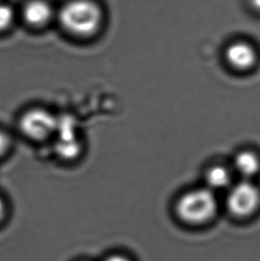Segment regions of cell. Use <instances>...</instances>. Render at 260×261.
Segmentation results:
<instances>
[{"label": "cell", "instance_id": "cell-1", "mask_svg": "<svg viewBox=\"0 0 260 261\" xmlns=\"http://www.w3.org/2000/svg\"><path fill=\"white\" fill-rule=\"evenodd\" d=\"M218 210L216 193L205 186L184 193L176 204V214L179 219L194 226L211 221Z\"/></svg>", "mask_w": 260, "mask_h": 261}, {"label": "cell", "instance_id": "cell-2", "mask_svg": "<svg viewBox=\"0 0 260 261\" xmlns=\"http://www.w3.org/2000/svg\"><path fill=\"white\" fill-rule=\"evenodd\" d=\"M102 11L91 0H72L62 7L61 24L67 32L79 37H89L97 32L102 21Z\"/></svg>", "mask_w": 260, "mask_h": 261}, {"label": "cell", "instance_id": "cell-3", "mask_svg": "<svg viewBox=\"0 0 260 261\" xmlns=\"http://www.w3.org/2000/svg\"><path fill=\"white\" fill-rule=\"evenodd\" d=\"M59 117L42 106H32L18 118L17 127L29 141L44 143L54 139L57 135Z\"/></svg>", "mask_w": 260, "mask_h": 261}, {"label": "cell", "instance_id": "cell-4", "mask_svg": "<svg viewBox=\"0 0 260 261\" xmlns=\"http://www.w3.org/2000/svg\"><path fill=\"white\" fill-rule=\"evenodd\" d=\"M226 191L225 204L229 212L236 218H247L258 208L260 190L253 180L241 179L232 183Z\"/></svg>", "mask_w": 260, "mask_h": 261}, {"label": "cell", "instance_id": "cell-5", "mask_svg": "<svg viewBox=\"0 0 260 261\" xmlns=\"http://www.w3.org/2000/svg\"><path fill=\"white\" fill-rule=\"evenodd\" d=\"M225 58L231 67L237 71H247L256 64L257 52L249 43L238 41L227 47Z\"/></svg>", "mask_w": 260, "mask_h": 261}, {"label": "cell", "instance_id": "cell-6", "mask_svg": "<svg viewBox=\"0 0 260 261\" xmlns=\"http://www.w3.org/2000/svg\"><path fill=\"white\" fill-rule=\"evenodd\" d=\"M231 169L241 179L253 180L259 172L260 159L254 152L249 150L241 151L235 155Z\"/></svg>", "mask_w": 260, "mask_h": 261}, {"label": "cell", "instance_id": "cell-7", "mask_svg": "<svg viewBox=\"0 0 260 261\" xmlns=\"http://www.w3.org/2000/svg\"><path fill=\"white\" fill-rule=\"evenodd\" d=\"M232 169L221 164L210 167L205 173V187L217 193L219 190H227L232 185Z\"/></svg>", "mask_w": 260, "mask_h": 261}, {"label": "cell", "instance_id": "cell-8", "mask_svg": "<svg viewBox=\"0 0 260 261\" xmlns=\"http://www.w3.org/2000/svg\"><path fill=\"white\" fill-rule=\"evenodd\" d=\"M23 16L29 24L39 27L46 24L51 19L52 8L45 1L33 0L26 5Z\"/></svg>", "mask_w": 260, "mask_h": 261}, {"label": "cell", "instance_id": "cell-9", "mask_svg": "<svg viewBox=\"0 0 260 261\" xmlns=\"http://www.w3.org/2000/svg\"><path fill=\"white\" fill-rule=\"evenodd\" d=\"M14 146L12 135L3 127H0V161L5 159Z\"/></svg>", "mask_w": 260, "mask_h": 261}, {"label": "cell", "instance_id": "cell-10", "mask_svg": "<svg viewBox=\"0 0 260 261\" xmlns=\"http://www.w3.org/2000/svg\"><path fill=\"white\" fill-rule=\"evenodd\" d=\"M14 18L13 9L9 6L0 4V32L9 28Z\"/></svg>", "mask_w": 260, "mask_h": 261}, {"label": "cell", "instance_id": "cell-11", "mask_svg": "<svg viewBox=\"0 0 260 261\" xmlns=\"http://www.w3.org/2000/svg\"><path fill=\"white\" fill-rule=\"evenodd\" d=\"M101 261H134L129 256L122 252H113L106 255Z\"/></svg>", "mask_w": 260, "mask_h": 261}, {"label": "cell", "instance_id": "cell-12", "mask_svg": "<svg viewBox=\"0 0 260 261\" xmlns=\"http://www.w3.org/2000/svg\"><path fill=\"white\" fill-rule=\"evenodd\" d=\"M7 213H8L7 202L5 200V198L0 194V225H2L6 221Z\"/></svg>", "mask_w": 260, "mask_h": 261}, {"label": "cell", "instance_id": "cell-13", "mask_svg": "<svg viewBox=\"0 0 260 261\" xmlns=\"http://www.w3.org/2000/svg\"><path fill=\"white\" fill-rule=\"evenodd\" d=\"M250 5L253 9L260 13V0H250Z\"/></svg>", "mask_w": 260, "mask_h": 261}, {"label": "cell", "instance_id": "cell-14", "mask_svg": "<svg viewBox=\"0 0 260 261\" xmlns=\"http://www.w3.org/2000/svg\"><path fill=\"white\" fill-rule=\"evenodd\" d=\"M76 261H90V260H88V259H79V260H76Z\"/></svg>", "mask_w": 260, "mask_h": 261}]
</instances>
